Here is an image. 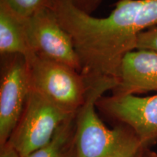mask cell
<instances>
[{
  "instance_id": "obj_13",
  "label": "cell",
  "mask_w": 157,
  "mask_h": 157,
  "mask_svg": "<svg viewBox=\"0 0 157 157\" xmlns=\"http://www.w3.org/2000/svg\"><path fill=\"white\" fill-rule=\"evenodd\" d=\"M0 157H21L15 149L8 143L1 146Z\"/></svg>"
},
{
  "instance_id": "obj_1",
  "label": "cell",
  "mask_w": 157,
  "mask_h": 157,
  "mask_svg": "<svg viewBox=\"0 0 157 157\" xmlns=\"http://www.w3.org/2000/svg\"><path fill=\"white\" fill-rule=\"evenodd\" d=\"M117 81L108 78L87 84L86 100L75 117L74 144L76 157H127L145 149L135 133L125 125L109 129L95 111L97 102Z\"/></svg>"
},
{
  "instance_id": "obj_15",
  "label": "cell",
  "mask_w": 157,
  "mask_h": 157,
  "mask_svg": "<svg viewBox=\"0 0 157 157\" xmlns=\"http://www.w3.org/2000/svg\"><path fill=\"white\" fill-rule=\"evenodd\" d=\"M145 150H146V149H145ZM144 151H142L141 153H140V154H137L133 155V156H127V157H143V153H144Z\"/></svg>"
},
{
  "instance_id": "obj_14",
  "label": "cell",
  "mask_w": 157,
  "mask_h": 157,
  "mask_svg": "<svg viewBox=\"0 0 157 157\" xmlns=\"http://www.w3.org/2000/svg\"><path fill=\"white\" fill-rule=\"evenodd\" d=\"M143 157H157V154L154 151L149 150L148 148H146L143 153Z\"/></svg>"
},
{
  "instance_id": "obj_5",
  "label": "cell",
  "mask_w": 157,
  "mask_h": 157,
  "mask_svg": "<svg viewBox=\"0 0 157 157\" xmlns=\"http://www.w3.org/2000/svg\"><path fill=\"white\" fill-rule=\"evenodd\" d=\"M0 84V146L7 143L21 119L31 82L26 58L22 55L3 56Z\"/></svg>"
},
{
  "instance_id": "obj_10",
  "label": "cell",
  "mask_w": 157,
  "mask_h": 157,
  "mask_svg": "<svg viewBox=\"0 0 157 157\" xmlns=\"http://www.w3.org/2000/svg\"><path fill=\"white\" fill-rule=\"evenodd\" d=\"M15 13L23 17H29L44 8L53 9L56 0H4Z\"/></svg>"
},
{
  "instance_id": "obj_3",
  "label": "cell",
  "mask_w": 157,
  "mask_h": 157,
  "mask_svg": "<svg viewBox=\"0 0 157 157\" xmlns=\"http://www.w3.org/2000/svg\"><path fill=\"white\" fill-rule=\"evenodd\" d=\"M63 111L31 88L16 127L7 143L21 157L48 145L63 123L75 115Z\"/></svg>"
},
{
  "instance_id": "obj_9",
  "label": "cell",
  "mask_w": 157,
  "mask_h": 157,
  "mask_svg": "<svg viewBox=\"0 0 157 157\" xmlns=\"http://www.w3.org/2000/svg\"><path fill=\"white\" fill-rule=\"evenodd\" d=\"M76 114L60 125L48 145L28 157H76L74 144Z\"/></svg>"
},
{
  "instance_id": "obj_6",
  "label": "cell",
  "mask_w": 157,
  "mask_h": 157,
  "mask_svg": "<svg viewBox=\"0 0 157 157\" xmlns=\"http://www.w3.org/2000/svg\"><path fill=\"white\" fill-rule=\"evenodd\" d=\"M106 114L128 127L145 148L157 141V94L139 97L133 94L102 97L96 103Z\"/></svg>"
},
{
  "instance_id": "obj_2",
  "label": "cell",
  "mask_w": 157,
  "mask_h": 157,
  "mask_svg": "<svg viewBox=\"0 0 157 157\" xmlns=\"http://www.w3.org/2000/svg\"><path fill=\"white\" fill-rule=\"evenodd\" d=\"M25 58L31 88L66 112L77 113L85 102L87 91V84L81 73L34 53Z\"/></svg>"
},
{
  "instance_id": "obj_7",
  "label": "cell",
  "mask_w": 157,
  "mask_h": 157,
  "mask_svg": "<svg viewBox=\"0 0 157 157\" xmlns=\"http://www.w3.org/2000/svg\"><path fill=\"white\" fill-rule=\"evenodd\" d=\"M151 91H157V54L142 50L129 52L121 63L113 94L136 95Z\"/></svg>"
},
{
  "instance_id": "obj_12",
  "label": "cell",
  "mask_w": 157,
  "mask_h": 157,
  "mask_svg": "<svg viewBox=\"0 0 157 157\" xmlns=\"http://www.w3.org/2000/svg\"><path fill=\"white\" fill-rule=\"evenodd\" d=\"M80 10L91 15L98 8L103 0H70Z\"/></svg>"
},
{
  "instance_id": "obj_8",
  "label": "cell",
  "mask_w": 157,
  "mask_h": 157,
  "mask_svg": "<svg viewBox=\"0 0 157 157\" xmlns=\"http://www.w3.org/2000/svg\"><path fill=\"white\" fill-rule=\"evenodd\" d=\"M25 17L17 15L0 0V53L2 57L13 55L27 56L31 53L26 39Z\"/></svg>"
},
{
  "instance_id": "obj_11",
  "label": "cell",
  "mask_w": 157,
  "mask_h": 157,
  "mask_svg": "<svg viewBox=\"0 0 157 157\" xmlns=\"http://www.w3.org/2000/svg\"><path fill=\"white\" fill-rule=\"evenodd\" d=\"M135 50L151 51L157 54V24L137 35Z\"/></svg>"
},
{
  "instance_id": "obj_4",
  "label": "cell",
  "mask_w": 157,
  "mask_h": 157,
  "mask_svg": "<svg viewBox=\"0 0 157 157\" xmlns=\"http://www.w3.org/2000/svg\"><path fill=\"white\" fill-rule=\"evenodd\" d=\"M24 21L31 53L61 63L81 72V63L73 40L60 24L53 10H40L25 17Z\"/></svg>"
}]
</instances>
